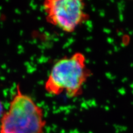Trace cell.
Instances as JSON below:
<instances>
[{
    "mask_svg": "<svg viewBox=\"0 0 133 133\" xmlns=\"http://www.w3.org/2000/svg\"><path fill=\"white\" fill-rule=\"evenodd\" d=\"M91 74L85 55L75 52L53 64L45 82L44 89L55 96L64 94L69 98H76L82 94L83 87Z\"/></svg>",
    "mask_w": 133,
    "mask_h": 133,
    "instance_id": "cell-1",
    "label": "cell"
},
{
    "mask_svg": "<svg viewBox=\"0 0 133 133\" xmlns=\"http://www.w3.org/2000/svg\"><path fill=\"white\" fill-rule=\"evenodd\" d=\"M46 125L42 108L17 85L8 110L0 119V133H44Z\"/></svg>",
    "mask_w": 133,
    "mask_h": 133,
    "instance_id": "cell-2",
    "label": "cell"
},
{
    "mask_svg": "<svg viewBox=\"0 0 133 133\" xmlns=\"http://www.w3.org/2000/svg\"><path fill=\"white\" fill-rule=\"evenodd\" d=\"M42 7L47 22L65 33L74 32L89 18L82 0H45Z\"/></svg>",
    "mask_w": 133,
    "mask_h": 133,
    "instance_id": "cell-3",
    "label": "cell"
},
{
    "mask_svg": "<svg viewBox=\"0 0 133 133\" xmlns=\"http://www.w3.org/2000/svg\"><path fill=\"white\" fill-rule=\"evenodd\" d=\"M3 113H4V111H3V105H2V103L1 101H0V119H1Z\"/></svg>",
    "mask_w": 133,
    "mask_h": 133,
    "instance_id": "cell-4",
    "label": "cell"
}]
</instances>
